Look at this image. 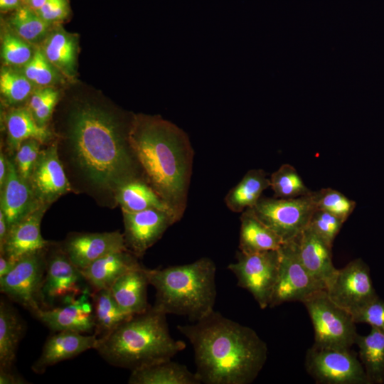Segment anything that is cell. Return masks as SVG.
<instances>
[{
    "mask_svg": "<svg viewBox=\"0 0 384 384\" xmlns=\"http://www.w3.org/2000/svg\"><path fill=\"white\" fill-rule=\"evenodd\" d=\"M132 119L125 123L89 104L75 109L69 119L68 141L75 165L89 183L114 198L126 183L144 178L129 142Z\"/></svg>",
    "mask_w": 384,
    "mask_h": 384,
    "instance_id": "6da1fadb",
    "label": "cell"
},
{
    "mask_svg": "<svg viewBox=\"0 0 384 384\" xmlns=\"http://www.w3.org/2000/svg\"><path fill=\"white\" fill-rule=\"evenodd\" d=\"M177 329L193 346L201 383L250 384L266 363L267 346L256 331L219 312Z\"/></svg>",
    "mask_w": 384,
    "mask_h": 384,
    "instance_id": "7a4b0ae2",
    "label": "cell"
},
{
    "mask_svg": "<svg viewBox=\"0 0 384 384\" xmlns=\"http://www.w3.org/2000/svg\"><path fill=\"white\" fill-rule=\"evenodd\" d=\"M129 139L145 180L179 221L187 206L194 156L188 134L160 116L137 114Z\"/></svg>",
    "mask_w": 384,
    "mask_h": 384,
    "instance_id": "3957f363",
    "label": "cell"
},
{
    "mask_svg": "<svg viewBox=\"0 0 384 384\" xmlns=\"http://www.w3.org/2000/svg\"><path fill=\"white\" fill-rule=\"evenodd\" d=\"M166 316L151 306L99 338L95 349L110 365L131 371L170 360L186 344L171 337Z\"/></svg>",
    "mask_w": 384,
    "mask_h": 384,
    "instance_id": "277c9868",
    "label": "cell"
},
{
    "mask_svg": "<svg viewBox=\"0 0 384 384\" xmlns=\"http://www.w3.org/2000/svg\"><path fill=\"white\" fill-rule=\"evenodd\" d=\"M146 272L156 290L154 309L185 316L193 322L214 311L216 267L211 259L161 269L146 267Z\"/></svg>",
    "mask_w": 384,
    "mask_h": 384,
    "instance_id": "5b68a950",
    "label": "cell"
},
{
    "mask_svg": "<svg viewBox=\"0 0 384 384\" xmlns=\"http://www.w3.org/2000/svg\"><path fill=\"white\" fill-rule=\"evenodd\" d=\"M302 303L310 316L314 331V345L323 348L350 349L358 333L352 315L335 304L326 289L316 291Z\"/></svg>",
    "mask_w": 384,
    "mask_h": 384,
    "instance_id": "8992f818",
    "label": "cell"
},
{
    "mask_svg": "<svg viewBox=\"0 0 384 384\" xmlns=\"http://www.w3.org/2000/svg\"><path fill=\"white\" fill-rule=\"evenodd\" d=\"M252 210L283 243L297 238L309 225L316 206L311 194L294 198L262 197Z\"/></svg>",
    "mask_w": 384,
    "mask_h": 384,
    "instance_id": "52a82bcc",
    "label": "cell"
},
{
    "mask_svg": "<svg viewBox=\"0 0 384 384\" xmlns=\"http://www.w3.org/2000/svg\"><path fill=\"white\" fill-rule=\"evenodd\" d=\"M48 248L21 257L12 270L0 278L1 292L33 315L43 309L42 288L46 271Z\"/></svg>",
    "mask_w": 384,
    "mask_h": 384,
    "instance_id": "ba28073f",
    "label": "cell"
},
{
    "mask_svg": "<svg viewBox=\"0 0 384 384\" xmlns=\"http://www.w3.org/2000/svg\"><path fill=\"white\" fill-rule=\"evenodd\" d=\"M306 372L319 384H370L356 354L350 349L312 345L306 353Z\"/></svg>",
    "mask_w": 384,
    "mask_h": 384,
    "instance_id": "9c48e42d",
    "label": "cell"
},
{
    "mask_svg": "<svg viewBox=\"0 0 384 384\" xmlns=\"http://www.w3.org/2000/svg\"><path fill=\"white\" fill-rule=\"evenodd\" d=\"M235 258L228 269L235 276L238 285L247 290L261 309L269 307L278 274V250L251 254L238 250Z\"/></svg>",
    "mask_w": 384,
    "mask_h": 384,
    "instance_id": "30bf717a",
    "label": "cell"
},
{
    "mask_svg": "<svg viewBox=\"0 0 384 384\" xmlns=\"http://www.w3.org/2000/svg\"><path fill=\"white\" fill-rule=\"evenodd\" d=\"M278 252V274L269 307L285 302H302L313 292L325 289L312 278L302 263L296 240L284 242Z\"/></svg>",
    "mask_w": 384,
    "mask_h": 384,
    "instance_id": "8fae6325",
    "label": "cell"
},
{
    "mask_svg": "<svg viewBox=\"0 0 384 384\" xmlns=\"http://www.w3.org/2000/svg\"><path fill=\"white\" fill-rule=\"evenodd\" d=\"M48 248L46 271L42 288L43 309H50L57 303L68 304L88 288L81 271L65 255L60 245Z\"/></svg>",
    "mask_w": 384,
    "mask_h": 384,
    "instance_id": "7c38bea8",
    "label": "cell"
},
{
    "mask_svg": "<svg viewBox=\"0 0 384 384\" xmlns=\"http://www.w3.org/2000/svg\"><path fill=\"white\" fill-rule=\"evenodd\" d=\"M326 291L335 304L351 315L378 297L373 285L370 268L361 258L337 269Z\"/></svg>",
    "mask_w": 384,
    "mask_h": 384,
    "instance_id": "4fadbf2b",
    "label": "cell"
},
{
    "mask_svg": "<svg viewBox=\"0 0 384 384\" xmlns=\"http://www.w3.org/2000/svg\"><path fill=\"white\" fill-rule=\"evenodd\" d=\"M122 215L125 245L138 258L142 257L165 231L178 222L173 213L158 208L122 211Z\"/></svg>",
    "mask_w": 384,
    "mask_h": 384,
    "instance_id": "5bb4252c",
    "label": "cell"
},
{
    "mask_svg": "<svg viewBox=\"0 0 384 384\" xmlns=\"http://www.w3.org/2000/svg\"><path fill=\"white\" fill-rule=\"evenodd\" d=\"M28 182L36 199L42 204L50 205L72 191L59 158L57 142L41 150Z\"/></svg>",
    "mask_w": 384,
    "mask_h": 384,
    "instance_id": "9a60e30c",
    "label": "cell"
},
{
    "mask_svg": "<svg viewBox=\"0 0 384 384\" xmlns=\"http://www.w3.org/2000/svg\"><path fill=\"white\" fill-rule=\"evenodd\" d=\"M59 245L80 270L110 252L127 249L119 230L72 233Z\"/></svg>",
    "mask_w": 384,
    "mask_h": 384,
    "instance_id": "2e32d148",
    "label": "cell"
},
{
    "mask_svg": "<svg viewBox=\"0 0 384 384\" xmlns=\"http://www.w3.org/2000/svg\"><path fill=\"white\" fill-rule=\"evenodd\" d=\"M87 289L73 301L63 306L41 309L33 316L53 332L73 331L87 333L94 331L92 303Z\"/></svg>",
    "mask_w": 384,
    "mask_h": 384,
    "instance_id": "e0dca14e",
    "label": "cell"
},
{
    "mask_svg": "<svg viewBox=\"0 0 384 384\" xmlns=\"http://www.w3.org/2000/svg\"><path fill=\"white\" fill-rule=\"evenodd\" d=\"M49 205L42 204L18 223L12 225L0 248L1 254L16 262L21 257L48 248L53 243L45 240L41 233L42 218Z\"/></svg>",
    "mask_w": 384,
    "mask_h": 384,
    "instance_id": "ac0fdd59",
    "label": "cell"
},
{
    "mask_svg": "<svg viewBox=\"0 0 384 384\" xmlns=\"http://www.w3.org/2000/svg\"><path fill=\"white\" fill-rule=\"evenodd\" d=\"M98 338L95 335H84L73 331L53 332L46 340L41 353L33 363L32 370L43 373L46 369L58 363L73 358L83 352L95 349Z\"/></svg>",
    "mask_w": 384,
    "mask_h": 384,
    "instance_id": "d6986e66",
    "label": "cell"
},
{
    "mask_svg": "<svg viewBox=\"0 0 384 384\" xmlns=\"http://www.w3.org/2000/svg\"><path fill=\"white\" fill-rule=\"evenodd\" d=\"M295 240L304 267L312 278L326 289L337 270L332 262V246L309 225Z\"/></svg>",
    "mask_w": 384,
    "mask_h": 384,
    "instance_id": "ffe728a7",
    "label": "cell"
},
{
    "mask_svg": "<svg viewBox=\"0 0 384 384\" xmlns=\"http://www.w3.org/2000/svg\"><path fill=\"white\" fill-rule=\"evenodd\" d=\"M1 191L0 209L9 228L42 205L36 199L28 181L20 176L15 163L9 159L7 178Z\"/></svg>",
    "mask_w": 384,
    "mask_h": 384,
    "instance_id": "44dd1931",
    "label": "cell"
},
{
    "mask_svg": "<svg viewBox=\"0 0 384 384\" xmlns=\"http://www.w3.org/2000/svg\"><path fill=\"white\" fill-rule=\"evenodd\" d=\"M139 259L128 249L116 250L80 271L92 291L110 289L119 277L141 265Z\"/></svg>",
    "mask_w": 384,
    "mask_h": 384,
    "instance_id": "7402d4cb",
    "label": "cell"
},
{
    "mask_svg": "<svg viewBox=\"0 0 384 384\" xmlns=\"http://www.w3.org/2000/svg\"><path fill=\"white\" fill-rule=\"evenodd\" d=\"M149 284L146 267L141 265L119 277L110 290L122 310L135 315L146 312L151 306L147 300Z\"/></svg>",
    "mask_w": 384,
    "mask_h": 384,
    "instance_id": "603a6c76",
    "label": "cell"
},
{
    "mask_svg": "<svg viewBox=\"0 0 384 384\" xmlns=\"http://www.w3.org/2000/svg\"><path fill=\"white\" fill-rule=\"evenodd\" d=\"M26 331V323L12 304L0 302V367L14 368L19 343Z\"/></svg>",
    "mask_w": 384,
    "mask_h": 384,
    "instance_id": "cb8c5ba5",
    "label": "cell"
},
{
    "mask_svg": "<svg viewBox=\"0 0 384 384\" xmlns=\"http://www.w3.org/2000/svg\"><path fill=\"white\" fill-rule=\"evenodd\" d=\"M283 244L282 239L260 220L252 208L242 212L239 250L251 254L268 250H277Z\"/></svg>",
    "mask_w": 384,
    "mask_h": 384,
    "instance_id": "d4e9b609",
    "label": "cell"
},
{
    "mask_svg": "<svg viewBox=\"0 0 384 384\" xmlns=\"http://www.w3.org/2000/svg\"><path fill=\"white\" fill-rule=\"evenodd\" d=\"M129 384H200L196 373L171 359L131 371Z\"/></svg>",
    "mask_w": 384,
    "mask_h": 384,
    "instance_id": "484cf974",
    "label": "cell"
},
{
    "mask_svg": "<svg viewBox=\"0 0 384 384\" xmlns=\"http://www.w3.org/2000/svg\"><path fill=\"white\" fill-rule=\"evenodd\" d=\"M270 187V181L262 169H250L225 197L227 208L234 213H242L253 208L262 192Z\"/></svg>",
    "mask_w": 384,
    "mask_h": 384,
    "instance_id": "4316f807",
    "label": "cell"
},
{
    "mask_svg": "<svg viewBox=\"0 0 384 384\" xmlns=\"http://www.w3.org/2000/svg\"><path fill=\"white\" fill-rule=\"evenodd\" d=\"M114 199L121 206L122 211L137 212L158 208L174 215L169 206L144 178L135 179L122 186L117 191Z\"/></svg>",
    "mask_w": 384,
    "mask_h": 384,
    "instance_id": "83f0119b",
    "label": "cell"
},
{
    "mask_svg": "<svg viewBox=\"0 0 384 384\" xmlns=\"http://www.w3.org/2000/svg\"><path fill=\"white\" fill-rule=\"evenodd\" d=\"M6 126L9 144L15 151L26 139H35L43 144L52 137L49 129L36 122L28 107L11 110L6 117Z\"/></svg>",
    "mask_w": 384,
    "mask_h": 384,
    "instance_id": "f1b7e54d",
    "label": "cell"
},
{
    "mask_svg": "<svg viewBox=\"0 0 384 384\" xmlns=\"http://www.w3.org/2000/svg\"><path fill=\"white\" fill-rule=\"evenodd\" d=\"M355 344L370 384L384 383V331L371 327L366 336L358 334Z\"/></svg>",
    "mask_w": 384,
    "mask_h": 384,
    "instance_id": "f546056e",
    "label": "cell"
},
{
    "mask_svg": "<svg viewBox=\"0 0 384 384\" xmlns=\"http://www.w3.org/2000/svg\"><path fill=\"white\" fill-rule=\"evenodd\" d=\"M90 297L95 319L94 334L98 338L105 336L133 316L122 310L114 298L110 289L92 291Z\"/></svg>",
    "mask_w": 384,
    "mask_h": 384,
    "instance_id": "4dcf8cb0",
    "label": "cell"
},
{
    "mask_svg": "<svg viewBox=\"0 0 384 384\" xmlns=\"http://www.w3.org/2000/svg\"><path fill=\"white\" fill-rule=\"evenodd\" d=\"M43 52L50 63L64 74L74 73L77 56L75 37L58 29L46 39Z\"/></svg>",
    "mask_w": 384,
    "mask_h": 384,
    "instance_id": "1f68e13d",
    "label": "cell"
},
{
    "mask_svg": "<svg viewBox=\"0 0 384 384\" xmlns=\"http://www.w3.org/2000/svg\"><path fill=\"white\" fill-rule=\"evenodd\" d=\"M270 181L276 198H294L312 193L304 184L296 169L289 164H282L273 172Z\"/></svg>",
    "mask_w": 384,
    "mask_h": 384,
    "instance_id": "d6a6232c",
    "label": "cell"
},
{
    "mask_svg": "<svg viewBox=\"0 0 384 384\" xmlns=\"http://www.w3.org/2000/svg\"><path fill=\"white\" fill-rule=\"evenodd\" d=\"M11 22L18 35L27 41H35L41 38L49 25L30 6L18 9Z\"/></svg>",
    "mask_w": 384,
    "mask_h": 384,
    "instance_id": "836d02e7",
    "label": "cell"
},
{
    "mask_svg": "<svg viewBox=\"0 0 384 384\" xmlns=\"http://www.w3.org/2000/svg\"><path fill=\"white\" fill-rule=\"evenodd\" d=\"M316 209L330 213L344 222L354 210L356 203L341 192L331 188L313 191Z\"/></svg>",
    "mask_w": 384,
    "mask_h": 384,
    "instance_id": "e575fe53",
    "label": "cell"
},
{
    "mask_svg": "<svg viewBox=\"0 0 384 384\" xmlns=\"http://www.w3.org/2000/svg\"><path fill=\"white\" fill-rule=\"evenodd\" d=\"M0 90L8 103L16 104L29 96L32 90V82L23 73L3 69L0 75Z\"/></svg>",
    "mask_w": 384,
    "mask_h": 384,
    "instance_id": "d590c367",
    "label": "cell"
},
{
    "mask_svg": "<svg viewBox=\"0 0 384 384\" xmlns=\"http://www.w3.org/2000/svg\"><path fill=\"white\" fill-rule=\"evenodd\" d=\"M55 67L47 59L43 51L36 50L32 58L24 65L23 75L33 84L48 87L58 79Z\"/></svg>",
    "mask_w": 384,
    "mask_h": 384,
    "instance_id": "8d00e7d4",
    "label": "cell"
},
{
    "mask_svg": "<svg viewBox=\"0 0 384 384\" xmlns=\"http://www.w3.org/2000/svg\"><path fill=\"white\" fill-rule=\"evenodd\" d=\"M33 55L31 46L26 43L24 39L9 33L4 36L1 56L6 65H26L32 58Z\"/></svg>",
    "mask_w": 384,
    "mask_h": 384,
    "instance_id": "74e56055",
    "label": "cell"
},
{
    "mask_svg": "<svg viewBox=\"0 0 384 384\" xmlns=\"http://www.w3.org/2000/svg\"><path fill=\"white\" fill-rule=\"evenodd\" d=\"M344 223L342 219L330 213L316 209L311 218L309 226L332 246Z\"/></svg>",
    "mask_w": 384,
    "mask_h": 384,
    "instance_id": "f35d334b",
    "label": "cell"
},
{
    "mask_svg": "<svg viewBox=\"0 0 384 384\" xmlns=\"http://www.w3.org/2000/svg\"><path fill=\"white\" fill-rule=\"evenodd\" d=\"M41 144L37 139H29L23 141L16 151L14 163L20 176L26 181L37 161Z\"/></svg>",
    "mask_w": 384,
    "mask_h": 384,
    "instance_id": "ab89813d",
    "label": "cell"
},
{
    "mask_svg": "<svg viewBox=\"0 0 384 384\" xmlns=\"http://www.w3.org/2000/svg\"><path fill=\"white\" fill-rule=\"evenodd\" d=\"M356 324H367L384 331V301L378 297L352 314Z\"/></svg>",
    "mask_w": 384,
    "mask_h": 384,
    "instance_id": "60d3db41",
    "label": "cell"
},
{
    "mask_svg": "<svg viewBox=\"0 0 384 384\" xmlns=\"http://www.w3.org/2000/svg\"><path fill=\"white\" fill-rule=\"evenodd\" d=\"M36 11L48 23L61 21L69 13L68 2L67 0H47Z\"/></svg>",
    "mask_w": 384,
    "mask_h": 384,
    "instance_id": "b9f144b4",
    "label": "cell"
},
{
    "mask_svg": "<svg viewBox=\"0 0 384 384\" xmlns=\"http://www.w3.org/2000/svg\"><path fill=\"white\" fill-rule=\"evenodd\" d=\"M58 92L54 90L41 106L32 112L36 122L40 126L46 127L58 102Z\"/></svg>",
    "mask_w": 384,
    "mask_h": 384,
    "instance_id": "7bdbcfd3",
    "label": "cell"
},
{
    "mask_svg": "<svg viewBox=\"0 0 384 384\" xmlns=\"http://www.w3.org/2000/svg\"><path fill=\"white\" fill-rule=\"evenodd\" d=\"M54 90L46 87L33 92L28 102V109L31 112H35L46 100Z\"/></svg>",
    "mask_w": 384,
    "mask_h": 384,
    "instance_id": "ee69618b",
    "label": "cell"
},
{
    "mask_svg": "<svg viewBox=\"0 0 384 384\" xmlns=\"http://www.w3.org/2000/svg\"><path fill=\"white\" fill-rule=\"evenodd\" d=\"M26 379L20 375L14 368L0 367V384H25Z\"/></svg>",
    "mask_w": 384,
    "mask_h": 384,
    "instance_id": "f6af8a7d",
    "label": "cell"
},
{
    "mask_svg": "<svg viewBox=\"0 0 384 384\" xmlns=\"http://www.w3.org/2000/svg\"><path fill=\"white\" fill-rule=\"evenodd\" d=\"M16 262L0 254V278L6 275L14 267Z\"/></svg>",
    "mask_w": 384,
    "mask_h": 384,
    "instance_id": "bcb514c9",
    "label": "cell"
},
{
    "mask_svg": "<svg viewBox=\"0 0 384 384\" xmlns=\"http://www.w3.org/2000/svg\"><path fill=\"white\" fill-rule=\"evenodd\" d=\"M8 174V159L1 151L0 153V188H3Z\"/></svg>",
    "mask_w": 384,
    "mask_h": 384,
    "instance_id": "7dc6e473",
    "label": "cell"
},
{
    "mask_svg": "<svg viewBox=\"0 0 384 384\" xmlns=\"http://www.w3.org/2000/svg\"><path fill=\"white\" fill-rule=\"evenodd\" d=\"M9 230V228L5 215L2 210L0 209V248L4 244Z\"/></svg>",
    "mask_w": 384,
    "mask_h": 384,
    "instance_id": "c3c4849f",
    "label": "cell"
},
{
    "mask_svg": "<svg viewBox=\"0 0 384 384\" xmlns=\"http://www.w3.org/2000/svg\"><path fill=\"white\" fill-rule=\"evenodd\" d=\"M18 5V0H0V8L1 11H6L14 9Z\"/></svg>",
    "mask_w": 384,
    "mask_h": 384,
    "instance_id": "681fc988",
    "label": "cell"
},
{
    "mask_svg": "<svg viewBox=\"0 0 384 384\" xmlns=\"http://www.w3.org/2000/svg\"><path fill=\"white\" fill-rule=\"evenodd\" d=\"M47 0H28L29 6L35 11L38 10Z\"/></svg>",
    "mask_w": 384,
    "mask_h": 384,
    "instance_id": "f907efd6",
    "label": "cell"
}]
</instances>
